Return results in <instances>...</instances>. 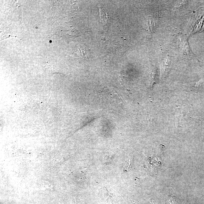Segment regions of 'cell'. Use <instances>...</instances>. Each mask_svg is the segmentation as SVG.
Segmentation results:
<instances>
[{"mask_svg": "<svg viewBox=\"0 0 204 204\" xmlns=\"http://www.w3.org/2000/svg\"><path fill=\"white\" fill-rule=\"evenodd\" d=\"M148 28L151 32L153 31L156 26V22L153 18L149 17L148 21Z\"/></svg>", "mask_w": 204, "mask_h": 204, "instance_id": "1", "label": "cell"}, {"mask_svg": "<svg viewBox=\"0 0 204 204\" xmlns=\"http://www.w3.org/2000/svg\"><path fill=\"white\" fill-rule=\"evenodd\" d=\"M100 12L101 19L102 20V22H105L108 18L107 15H106V14L102 9H100Z\"/></svg>", "mask_w": 204, "mask_h": 204, "instance_id": "2", "label": "cell"}]
</instances>
